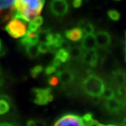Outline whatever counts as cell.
Masks as SVG:
<instances>
[{
  "label": "cell",
  "mask_w": 126,
  "mask_h": 126,
  "mask_svg": "<svg viewBox=\"0 0 126 126\" xmlns=\"http://www.w3.org/2000/svg\"><path fill=\"white\" fill-rule=\"evenodd\" d=\"M44 69L41 65H36L33 68H32L30 70V74L32 78H36L39 77V75L40 74L41 72H43Z\"/></svg>",
  "instance_id": "24"
},
{
  "label": "cell",
  "mask_w": 126,
  "mask_h": 126,
  "mask_svg": "<svg viewBox=\"0 0 126 126\" xmlns=\"http://www.w3.org/2000/svg\"><path fill=\"white\" fill-rule=\"evenodd\" d=\"M82 2H83V0H73L72 4H73V6L74 8L78 9V8H79V7L81 6Z\"/></svg>",
  "instance_id": "30"
},
{
  "label": "cell",
  "mask_w": 126,
  "mask_h": 126,
  "mask_svg": "<svg viewBox=\"0 0 126 126\" xmlns=\"http://www.w3.org/2000/svg\"><path fill=\"white\" fill-rule=\"evenodd\" d=\"M83 32L80 27H75L65 32V36L68 39L72 41H80L83 37Z\"/></svg>",
  "instance_id": "15"
},
{
  "label": "cell",
  "mask_w": 126,
  "mask_h": 126,
  "mask_svg": "<svg viewBox=\"0 0 126 126\" xmlns=\"http://www.w3.org/2000/svg\"><path fill=\"white\" fill-rule=\"evenodd\" d=\"M25 49H26L27 55L30 58H36L40 54L38 49V46H36V45L25 46Z\"/></svg>",
  "instance_id": "21"
},
{
  "label": "cell",
  "mask_w": 126,
  "mask_h": 126,
  "mask_svg": "<svg viewBox=\"0 0 126 126\" xmlns=\"http://www.w3.org/2000/svg\"><path fill=\"white\" fill-rule=\"evenodd\" d=\"M45 0H17L16 12L14 16L23 18L27 22L40 16Z\"/></svg>",
  "instance_id": "1"
},
{
  "label": "cell",
  "mask_w": 126,
  "mask_h": 126,
  "mask_svg": "<svg viewBox=\"0 0 126 126\" xmlns=\"http://www.w3.org/2000/svg\"><path fill=\"white\" fill-rule=\"evenodd\" d=\"M57 76L60 81L64 85L70 84L74 80V75L70 70L64 69L57 72Z\"/></svg>",
  "instance_id": "13"
},
{
  "label": "cell",
  "mask_w": 126,
  "mask_h": 126,
  "mask_svg": "<svg viewBox=\"0 0 126 126\" xmlns=\"http://www.w3.org/2000/svg\"><path fill=\"white\" fill-rule=\"evenodd\" d=\"M117 97L124 103L126 100V86H118L116 91Z\"/></svg>",
  "instance_id": "22"
},
{
  "label": "cell",
  "mask_w": 126,
  "mask_h": 126,
  "mask_svg": "<svg viewBox=\"0 0 126 126\" xmlns=\"http://www.w3.org/2000/svg\"><path fill=\"white\" fill-rule=\"evenodd\" d=\"M81 59L86 64H88L91 67H95L98 63V53L95 49L86 50L83 54Z\"/></svg>",
  "instance_id": "10"
},
{
  "label": "cell",
  "mask_w": 126,
  "mask_h": 126,
  "mask_svg": "<svg viewBox=\"0 0 126 126\" xmlns=\"http://www.w3.org/2000/svg\"><path fill=\"white\" fill-rule=\"evenodd\" d=\"M122 125H123V126H126V118H124V119H123V123H122Z\"/></svg>",
  "instance_id": "32"
},
{
  "label": "cell",
  "mask_w": 126,
  "mask_h": 126,
  "mask_svg": "<svg viewBox=\"0 0 126 126\" xmlns=\"http://www.w3.org/2000/svg\"><path fill=\"white\" fill-rule=\"evenodd\" d=\"M49 6L51 13L58 17L64 16L69 11L67 0H51Z\"/></svg>",
  "instance_id": "6"
},
{
  "label": "cell",
  "mask_w": 126,
  "mask_h": 126,
  "mask_svg": "<svg viewBox=\"0 0 126 126\" xmlns=\"http://www.w3.org/2000/svg\"><path fill=\"white\" fill-rule=\"evenodd\" d=\"M38 49L40 53H46L49 52V45L46 42H40L38 45Z\"/></svg>",
  "instance_id": "26"
},
{
  "label": "cell",
  "mask_w": 126,
  "mask_h": 126,
  "mask_svg": "<svg viewBox=\"0 0 126 126\" xmlns=\"http://www.w3.org/2000/svg\"><path fill=\"white\" fill-rule=\"evenodd\" d=\"M115 96H116V93L111 88H105L103 93L102 94V97H103L105 99H111Z\"/></svg>",
  "instance_id": "23"
},
{
  "label": "cell",
  "mask_w": 126,
  "mask_h": 126,
  "mask_svg": "<svg viewBox=\"0 0 126 126\" xmlns=\"http://www.w3.org/2000/svg\"><path fill=\"white\" fill-rule=\"evenodd\" d=\"M11 107V101L7 95H0V116H3L9 112Z\"/></svg>",
  "instance_id": "14"
},
{
  "label": "cell",
  "mask_w": 126,
  "mask_h": 126,
  "mask_svg": "<svg viewBox=\"0 0 126 126\" xmlns=\"http://www.w3.org/2000/svg\"><path fill=\"white\" fill-rule=\"evenodd\" d=\"M123 104V102L121 100L115 96L111 99H107L105 102V107L109 112L116 113L121 110Z\"/></svg>",
  "instance_id": "12"
},
{
  "label": "cell",
  "mask_w": 126,
  "mask_h": 126,
  "mask_svg": "<svg viewBox=\"0 0 126 126\" xmlns=\"http://www.w3.org/2000/svg\"><path fill=\"white\" fill-rule=\"evenodd\" d=\"M69 50V53L70 58L74 60H78V59L81 58L83 56V48H80L79 46H73L70 47Z\"/></svg>",
  "instance_id": "18"
},
{
  "label": "cell",
  "mask_w": 126,
  "mask_h": 126,
  "mask_svg": "<svg viewBox=\"0 0 126 126\" xmlns=\"http://www.w3.org/2000/svg\"><path fill=\"white\" fill-rule=\"evenodd\" d=\"M1 48H2V46H1V41L0 40V50L1 49Z\"/></svg>",
  "instance_id": "33"
},
{
  "label": "cell",
  "mask_w": 126,
  "mask_h": 126,
  "mask_svg": "<svg viewBox=\"0 0 126 126\" xmlns=\"http://www.w3.org/2000/svg\"><path fill=\"white\" fill-rule=\"evenodd\" d=\"M116 1H120V0H116Z\"/></svg>",
  "instance_id": "35"
},
{
  "label": "cell",
  "mask_w": 126,
  "mask_h": 126,
  "mask_svg": "<svg viewBox=\"0 0 126 126\" xmlns=\"http://www.w3.org/2000/svg\"><path fill=\"white\" fill-rule=\"evenodd\" d=\"M4 83V78H3V77H2V76L1 75V74H0V87H1V86H3Z\"/></svg>",
  "instance_id": "31"
},
{
  "label": "cell",
  "mask_w": 126,
  "mask_h": 126,
  "mask_svg": "<svg viewBox=\"0 0 126 126\" xmlns=\"http://www.w3.org/2000/svg\"><path fill=\"white\" fill-rule=\"evenodd\" d=\"M97 46V40L94 34H85L81 42V47L83 48V49L86 50H94Z\"/></svg>",
  "instance_id": "11"
},
{
  "label": "cell",
  "mask_w": 126,
  "mask_h": 126,
  "mask_svg": "<svg viewBox=\"0 0 126 126\" xmlns=\"http://www.w3.org/2000/svg\"><path fill=\"white\" fill-rule=\"evenodd\" d=\"M26 20L23 18L14 16L9 20L4 27L5 31L10 36L15 39H18L24 36L27 32Z\"/></svg>",
  "instance_id": "3"
},
{
  "label": "cell",
  "mask_w": 126,
  "mask_h": 126,
  "mask_svg": "<svg viewBox=\"0 0 126 126\" xmlns=\"http://www.w3.org/2000/svg\"><path fill=\"white\" fill-rule=\"evenodd\" d=\"M79 27L82 30L83 32L87 34H94V27L93 24L90 21L87 20H82L79 22Z\"/></svg>",
  "instance_id": "17"
},
{
  "label": "cell",
  "mask_w": 126,
  "mask_h": 126,
  "mask_svg": "<svg viewBox=\"0 0 126 126\" xmlns=\"http://www.w3.org/2000/svg\"><path fill=\"white\" fill-rule=\"evenodd\" d=\"M113 80L118 86H126V73L122 70H116L113 73Z\"/></svg>",
  "instance_id": "16"
},
{
  "label": "cell",
  "mask_w": 126,
  "mask_h": 126,
  "mask_svg": "<svg viewBox=\"0 0 126 126\" xmlns=\"http://www.w3.org/2000/svg\"><path fill=\"white\" fill-rule=\"evenodd\" d=\"M59 81V78L58 77V76H52V77H50L49 79H48V83H49L50 86H57L58 84Z\"/></svg>",
  "instance_id": "28"
},
{
  "label": "cell",
  "mask_w": 126,
  "mask_h": 126,
  "mask_svg": "<svg viewBox=\"0 0 126 126\" xmlns=\"http://www.w3.org/2000/svg\"><path fill=\"white\" fill-rule=\"evenodd\" d=\"M107 14H108L109 18L113 21H117L120 19V17H121L120 13L116 10H113V9L109 10Z\"/></svg>",
  "instance_id": "25"
},
{
  "label": "cell",
  "mask_w": 126,
  "mask_h": 126,
  "mask_svg": "<svg viewBox=\"0 0 126 126\" xmlns=\"http://www.w3.org/2000/svg\"><path fill=\"white\" fill-rule=\"evenodd\" d=\"M32 93L34 94V102L38 105H46L53 100L50 88H34L32 90Z\"/></svg>",
  "instance_id": "5"
},
{
  "label": "cell",
  "mask_w": 126,
  "mask_h": 126,
  "mask_svg": "<svg viewBox=\"0 0 126 126\" xmlns=\"http://www.w3.org/2000/svg\"><path fill=\"white\" fill-rule=\"evenodd\" d=\"M95 37L97 46L99 48H108L111 43V36L108 32L103 30L98 31L95 34Z\"/></svg>",
  "instance_id": "8"
},
{
  "label": "cell",
  "mask_w": 126,
  "mask_h": 126,
  "mask_svg": "<svg viewBox=\"0 0 126 126\" xmlns=\"http://www.w3.org/2000/svg\"><path fill=\"white\" fill-rule=\"evenodd\" d=\"M83 126H102V124L99 123L97 121L93 118V116L91 113H86L83 117Z\"/></svg>",
  "instance_id": "20"
},
{
  "label": "cell",
  "mask_w": 126,
  "mask_h": 126,
  "mask_svg": "<svg viewBox=\"0 0 126 126\" xmlns=\"http://www.w3.org/2000/svg\"><path fill=\"white\" fill-rule=\"evenodd\" d=\"M82 88L88 95L93 97H101L105 89L103 80L95 74H90L83 81Z\"/></svg>",
  "instance_id": "2"
},
{
  "label": "cell",
  "mask_w": 126,
  "mask_h": 126,
  "mask_svg": "<svg viewBox=\"0 0 126 126\" xmlns=\"http://www.w3.org/2000/svg\"></svg>",
  "instance_id": "34"
},
{
  "label": "cell",
  "mask_w": 126,
  "mask_h": 126,
  "mask_svg": "<svg viewBox=\"0 0 126 126\" xmlns=\"http://www.w3.org/2000/svg\"><path fill=\"white\" fill-rule=\"evenodd\" d=\"M55 126H83V118L74 114H67L59 118L55 123Z\"/></svg>",
  "instance_id": "7"
},
{
  "label": "cell",
  "mask_w": 126,
  "mask_h": 126,
  "mask_svg": "<svg viewBox=\"0 0 126 126\" xmlns=\"http://www.w3.org/2000/svg\"><path fill=\"white\" fill-rule=\"evenodd\" d=\"M17 0H0V23L9 21L16 12Z\"/></svg>",
  "instance_id": "4"
},
{
  "label": "cell",
  "mask_w": 126,
  "mask_h": 126,
  "mask_svg": "<svg viewBox=\"0 0 126 126\" xmlns=\"http://www.w3.org/2000/svg\"><path fill=\"white\" fill-rule=\"evenodd\" d=\"M56 71H57V67H55L53 64H50L45 69V73L47 75H52L53 73L56 72Z\"/></svg>",
  "instance_id": "27"
},
{
  "label": "cell",
  "mask_w": 126,
  "mask_h": 126,
  "mask_svg": "<svg viewBox=\"0 0 126 126\" xmlns=\"http://www.w3.org/2000/svg\"><path fill=\"white\" fill-rule=\"evenodd\" d=\"M33 21L36 23L38 26L41 27V25H42L43 22H44V18H42L41 16H36V18L33 20Z\"/></svg>",
  "instance_id": "29"
},
{
  "label": "cell",
  "mask_w": 126,
  "mask_h": 126,
  "mask_svg": "<svg viewBox=\"0 0 126 126\" xmlns=\"http://www.w3.org/2000/svg\"><path fill=\"white\" fill-rule=\"evenodd\" d=\"M39 31L34 32H27V34L23 36L20 41V44L25 47L27 46L37 45L38 43L39 42Z\"/></svg>",
  "instance_id": "9"
},
{
  "label": "cell",
  "mask_w": 126,
  "mask_h": 126,
  "mask_svg": "<svg viewBox=\"0 0 126 126\" xmlns=\"http://www.w3.org/2000/svg\"><path fill=\"white\" fill-rule=\"evenodd\" d=\"M55 58L58 59L59 60H60L62 63H66L70 58L69 50L64 48H60L56 52Z\"/></svg>",
  "instance_id": "19"
}]
</instances>
